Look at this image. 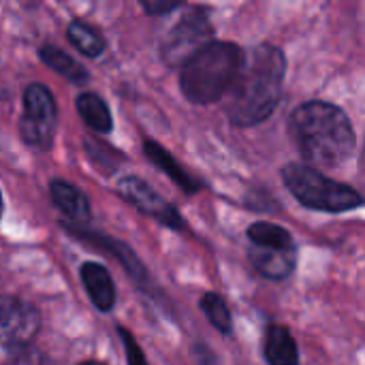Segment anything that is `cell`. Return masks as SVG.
Listing matches in <instances>:
<instances>
[{"label": "cell", "mask_w": 365, "mask_h": 365, "mask_svg": "<svg viewBox=\"0 0 365 365\" xmlns=\"http://www.w3.org/2000/svg\"><path fill=\"white\" fill-rule=\"evenodd\" d=\"M291 137L308 167L334 169L344 165L355 152V130L349 115L323 101L299 105L289 118Z\"/></svg>", "instance_id": "6da1fadb"}, {"label": "cell", "mask_w": 365, "mask_h": 365, "mask_svg": "<svg viewBox=\"0 0 365 365\" xmlns=\"http://www.w3.org/2000/svg\"><path fill=\"white\" fill-rule=\"evenodd\" d=\"M287 58L274 45H259L227 92V115L237 126H255L267 120L282 96Z\"/></svg>", "instance_id": "7a4b0ae2"}, {"label": "cell", "mask_w": 365, "mask_h": 365, "mask_svg": "<svg viewBox=\"0 0 365 365\" xmlns=\"http://www.w3.org/2000/svg\"><path fill=\"white\" fill-rule=\"evenodd\" d=\"M246 53L240 45L212 41L182 64L180 86L184 96L195 105H210L227 96L235 83Z\"/></svg>", "instance_id": "3957f363"}, {"label": "cell", "mask_w": 365, "mask_h": 365, "mask_svg": "<svg viewBox=\"0 0 365 365\" xmlns=\"http://www.w3.org/2000/svg\"><path fill=\"white\" fill-rule=\"evenodd\" d=\"M282 180L291 190V195L310 210L340 214V212L357 210L364 203L361 195L355 188L336 182L308 165H299V163L287 165L282 169Z\"/></svg>", "instance_id": "277c9868"}, {"label": "cell", "mask_w": 365, "mask_h": 365, "mask_svg": "<svg viewBox=\"0 0 365 365\" xmlns=\"http://www.w3.org/2000/svg\"><path fill=\"white\" fill-rule=\"evenodd\" d=\"M56 124L58 109L51 92L41 83L28 86L24 92V113L19 120L21 139L36 150H47L53 141Z\"/></svg>", "instance_id": "5b68a950"}, {"label": "cell", "mask_w": 365, "mask_h": 365, "mask_svg": "<svg viewBox=\"0 0 365 365\" xmlns=\"http://www.w3.org/2000/svg\"><path fill=\"white\" fill-rule=\"evenodd\" d=\"M212 24L203 9H190L169 32L163 43V58L167 64L178 66L190 60L201 47L212 43Z\"/></svg>", "instance_id": "8992f818"}, {"label": "cell", "mask_w": 365, "mask_h": 365, "mask_svg": "<svg viewBox=\"0 0 365 365\" xmlns=\"http://www.w3.org/2000/svg\"><path fill=\"white\" fill-rule=\"evenodd\" d=\"M41 329L38 310L17 297H0V346L9 351L30 344Z\"/></svg>", "instance_id": "52a82bcc"}, {"label": "cell", "mask_w": 365, "mask_h": 365, "mask_svg": "<svg viewBox=\"0 0 365 365\" xmlns=\"http://www.w3.org/2000/svg\"><path fill=\"white\" fill-rule=\"evenodd\" d=\"M118 192H120L122 199L133 203L139 212L154 218L156 222H160L165 227H171V229H184V220L180 216V212L171 203H167L143 180H139L135 175H126V178H122L118 182Z\"/></svg>", "instance_id": "ba28073f"}, {"label": "cell", "mask_w": 365, "mask_h": 365, "mask_svg": "<svg viewBox=\"0 0 365 365\" xmlns=\"http://www.w3.org/2000/svg\"><path fill=\"white\" fill-rule=\"evenodd\" d=\"M250 263L255 269L269 280H284L297 265V248H261L250 244Z\"/></svg>", "instance_id": "9c48e42d"}, {"label": "cell", "mask_w": 365, "mask_h": 365, "mask_svg": "<svg viewBox=\"0 0 365 365\" xmlns=\"http://www.w3.org/2000/svg\"><path fill=\"white\" fill-rule=\"evenodd\" d=\"M49 192H51V201L53 205L77 225H86L90 222V201L88 197L73 184L64 182V180H53L49 184Z\"/></svg>", "instance_id": "30bf717a"}, {"label": "cell", "mask_w": 365, "mask_h": 365, "mask_svg": "<svg viewBox=\"0 0 365 365\" xmlns=\"http://www.w3.org/2000/svg\"><path fill=\"white\" fill-rule=\"evenodd\" d=\"M81 282L88 291V297L101 312H109L115 306V287L109 272L101 263H83Z\"/></svg>", "instance_id": "8fae6325"}, {"label": "cell", "mask_w": 365, "mask_h": 365, "mask_svg": "<svg viewBox=\"0 0 365 365\" xmlns=\"http://www.w3.org/2000/svg\"><path fill=\"white\" fill-rule=\"evenodd\" d=\"M265 359L269 365H299V351L291 331L282 325H269L265 334Z\"/></svg>", "instance_id": "7c38bea8"}, {"label": "cell", "mask_w": 365, "mask_h": 365, "mask_svg": "<svg viewBox=\"0 0 365 365\" xmlns=\"http://www.w3.org/2000/svg\"><path fill=\"white\" fill-rule=\"evenodd\" d=\"M75 103H77L79 115L83 118V122H86L92 130H96V133H101V135L111 133V128H113L111 111H109L107 103H105L98 94H94V92H83V94L77 96Z\"/></svg>", "instance_id": "4fadbf2b"}, {"label": "cell", "mask_w": 365, "mask_h": 365, "mask_svg": "<svg viewBox=\"0 0 365 365\" xmlns=\"http://www.w3.org/2000/svg\"><path fill=\"white\" fill-rule=\"evenodd\" d=\"M143 150H145V154H148V158L160 169V171H165L184 192H188V195H192V192H197L199 190V184L173 160V156L163 148V145H158V143H154V141H145L143 143Z\"/></svg>", "instance_id": "5bb4252c"}, {"label": "cell", "mask_w": 365, "mask_h": 365, "mask_svg": "<svg viewBox=\"0 0 365 365\" xmlns=\"http://www.w3.org/2000/svg\"><path fill=\"white\" fill-rule=\"evenodd\" d=\"M38 58H41L49 68H53V71L60 73L64 79H68V81H73V83H77V86H83V83H88V79H90L88 71H86L75 58H71L66 51H62L60 47L43 45V47L38 49Z\"/></svg>", "instance_id": "9a60e30c"}, {"label": "cell", "mask_w": 365, "mask_h": 365, "mask_svg": "<svg viewBox=\"0 0 365 365\" xmlns=\"http://www.w3.org/2000/svg\"><path fill=\"white\" fill-rule=\"evenodd\" d=\"M66 34H68V41L75 45V49H79L88 58H96L105 49V38L101 36V32L96 28H92L90 24H86V21L73 19L68 24Z\"/></svg>", "instance_id": "2e32d148"}, {"label": "cell", "mask_w": 365, "mask_h": 365, "mask_svg": "<svg viewBox=\"0 0 365 365\" xmlns=\"http://www.w3.org/2000/svg\"><path fill=\"white\" fill-rule=\"evenodd\" d=\"M248 240L252 246L261 248H293V237L287 229L272 222H255L248 229Z\"/></svg>", "instance_id": "e0dca14e"}, {"label": "cell", "mask_w": 365, "mask_h": 365, "mask_svg": "<svg viewBox=\"0 0 365 365\" xmlns=\"http://www.w3.org/2000/svg\"><path fill=\"white\" fill-rule=\"evenodd\" d=\"M201 310L205 314V319L220 331V334H229L231 331V312L225 304V299L216 293H205L201 297Z\"/></svg>", "instance_id": "ac0fdd59"}, {"label": "cell", "mask_w": 365, "mask_h": 365, "mask_svg": "<svg viewBox=\"0 0 365 365\" xmlns=\"http://www.w3.org/2000/svg\"><path fill=\"white\" fill-rule=\"evenodd\" d=\"M118 334H120V338H122V344H124V351H126V361H128V365H148V359H145L143 351L139 349L137 340L133 338V334L126 331V329H122V327L118 329Z\"/></svg>", "instance_id": "d6986e66"}, {"label": "cell", "mask_w": 365, "mask_h": 365, "mask_svg": "<svg viewBox=\"0 0 365 365\" xmlns=\"http://www.w3.org/2000/svg\"><path fill=\"white\" fill-rule=\"evenodd\" d=\"M141 6L152 13V15H158V13H169V11H175L178 6H182L180 2H141Z\"/></svg>", "instance_id": "ffe728a7"}, {"label": "cell", "mask_w": 365, "mask_h": 365, "mask_svg": "<svg viewBox=\"0 0 365 365\" xmlns=\"http://www.w3.org/2000/svg\"><path fill=\"white\" fill-rule=\"evenodd\" d=\"M79 365H103V364H98V361H83V364H79Z\"/></svg>", "instance_id": "44dd1931"}, {"label": "cell", "mask_w": 365, "mask_h": 365, "mask_svg": "<svg viewBox=\"0 0 365 365\" xmlns=\"http://www.w3.org/2000/svg\"><path fill=\"white\" fill-rule=\"evenodd\" d=\"M0 218H2V195H0Z\"/></svg>", "instance_id": "7402d4cb"}]
</instances>
